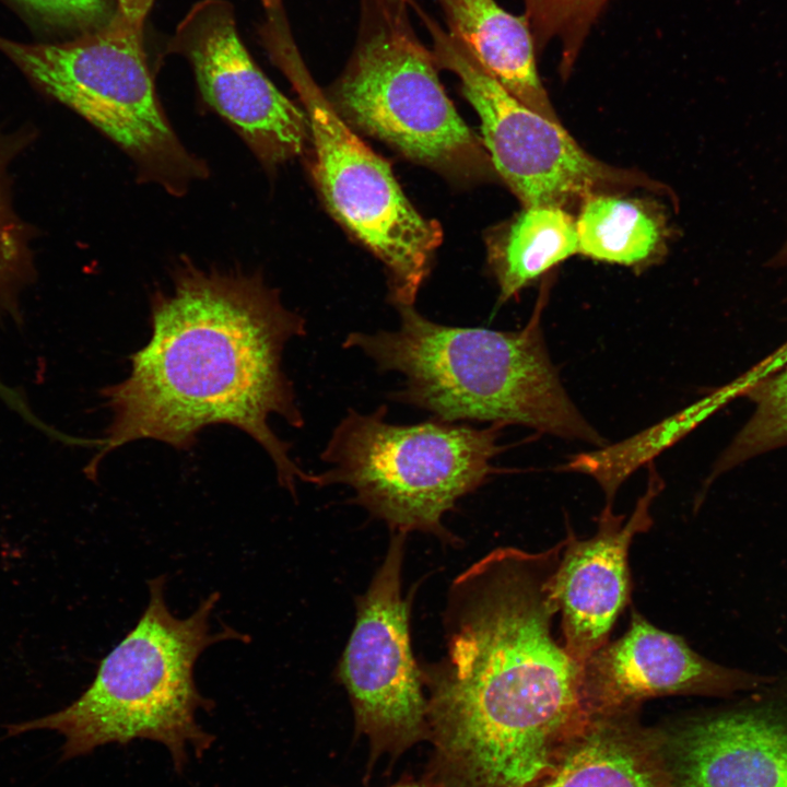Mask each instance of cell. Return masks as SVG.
I'll use <instances>...</instances> for the list:
<instances>
[{
    "label": "cell",
    "mask_w": 787,
    "mask_h": 787,
    "mask_svg": "<svg viewBox=\"0 0 787 787\" xmlns=\"http://www.w3.org/2000/svg\"><path fill=\"white\" fill-rule=\"evenodd\" d=\"M564 543L496 548L450 584L445 655L421 666L433 744L426 775L446 787H527L592 719L582 665L553 634Z\"/></svg>",
    "instance_id": "obj_1"
},
{
    "label": "cell",
    "mask_w": 787,
    "mask_h": 787,
    "mask_svg": "<svg viewBox=\"0 0 787 787\" xmlns=\"http://www.w3.org/2000/svg\"><path fill=\"white\" fill-rule=\"evenodd\" d=\"M151 337L131 355L129 375L104 388L111 413L92 472L104 456L137 439L190 448L208 425L228 424L255 439L293 497L315 473L291 457L269 424L272 415L299 428L304 418L283 372L285 344L306 321L254 274L186 265L173 286L151 301ZM91 472V473H92Z\"/></svg>",
    "instance_id": "obj_2"
},
{
    "label": "cell",
    "mask_w": 787,
    "mask_h": 787,
    "mask_svg": "<svg viewBox=\"0 0 787 787\" xmlns=\"http://www.w3.org/2000/svg\"><path fill=\"white\" fill-rule=\"evenodd\" d=\"M395 330L349 332L381 372L404 377L390 398L459 423L521 424L560 437L602 444L564 390L536 313L518 331L448 326L398 306Z\"/></svg>",
    "instance_id": "obj_3"
},
{
    "label": "cell",
    "mask_w": 787,
    "mask_h": 787,
    "mask_svg": "<svg viewBox=\"0 0 787 787\" xmlns=\"http://www.w3.org/2000/svg\"><path fill=\"white\" fill-rule=\"evenodd\" d=\"M165 580L157 576L148 582L149 602L137 624L102 659L94 680L74 702L50 715L10 725L8 735L55 730L64 737L62 760L134 739L163 743L177 771L187 762L188 748L200 757L214 738L196 715L200 708L211 710L213 702L196 685V661L215 643L249 637L230 626L211 632L218 592L189 616H175L165 600Z\"/></svg>",
    "instance_id": "obj_4"
},
{
    "label": "cell",
    "mask_w": 787,
    "mask_h": 787,
    "mask_svg": "<svg viewBox=\"0 0 787 787\" xmlns=\"http://www.w3.org/2000/svg\"><path fill=\"white\" fill-rule=\"evenodd\" d=\"M388 408L350 409L320 455L329 467L315 485L343 484L352 503L385 521L391 531H422L457 545L443 516L494 473L502 450L498 431L432 418L411 425L387 421Z\"/></svg>",
    "instance_id": "obj_5"
},
{
    "label": "cell",
    "mask_w": 787,
    "mask_h": 787,
    "mask_svg": "<svg viewBox=\"0 0 787 787\" xmlns=\"http://www.w3.org/2000/svg\"><path fill=\"white\" fill-rule=\"evenodd\" d=\"M260 35L306 109L315 149L314 178L327 205L385 265L395 306L413 305L442 242L438 223L418 213L387 162L340 118L313 80L283 7L266 9Z\"/></svg>",
    "instance_id": "obj_6"
},
{
    "label": "cell",
    "mask_w": 787,
    "mask_h": 787,
    "mask_svg": "<svg viewBox=\"0 0 787 787\" xmlns=\"http://www.w3.org/2000/svg\"><path fill=\"white\" fill-rule=\"evenodd\" d=\"M0 50L46 94L114 141L142 178L177 196L208 174L163 111L146 64L142 30L118 13L70 43L31 45L0 37Z\"/></svg>",
    "instance_id": "obj_7"
},
{
    "label": "cell",
    "mask_w": 787,
    "mask_h": 787,
    "mask_svg": "<svg viewBox=\"0 0 787 787\" xmlns=\"http://www.w3.org/2000/svg\"><path fill=\"white\" fill-rule=\"evenodd\" d=\"M359 3L355 45L333 86L338 109L412 160L454 174L480 172L484 154L411 23L410 0Z\"/></svg>",
    "instance_id": "obj_8"
},
{
    "label": "cell",
    "mask_w": 787,
    "mask_h": 787,
    "mask_svg": "<svg viewBox=\"0 0 787 787\" xmlns=\"http://www.w3.org/2000/svg\"><path fill=\"white\" fill-rule=\"evenodd\" d=\"M439 68L455 73L481 120L491 162L525 207L563 205L618 187H655L584 151L561 122L535 111L489 74L468 48L415 2ZM657 187V186H656Z\"/></svg>",
    "instance_id": "obj_9"
},
{
    "label": "cell",
    "mask_w": 787,
    "mask_h": 787,
    "mask_svg": "<svg viewBox=\"0 0 787 787\" xmlns=\"http://www.w3.org/2000/svg\"><path fill=\"white\" fill-rule=\"evenodd\" d=\"M406 537L392 531L383 563L356 597L355 624L337 669L356 735L367 740L371 766L428 738L422 668L411 646V596L401 590Z\"/></svg>",
    "instance_id": "obj_10"
},
{
    "label": "cell",
    "mask_w": 787,
    "mask_h": 787,
    "mask_svg": "<svg viewBox=\"0 0 787 787\" xmlns=\"http://www.w3.org/2000/svg\"><path fill=\"white\" fill-rule=\"evenodd\" d=\"M168 51L189 61L203 99L240 134L265 166L302 152L310 138L307 116L251 59L228 1L193 4L177 25Z\"/></svg>",
    "instance_id": "obj_11"
},
{
    "label": "cell",
    "mask_w": 787,
    "mask_h": 787,
    "mask_svg": "<svg viewBox=\"0 0 787 787\" xmlns=\"http://www.w3.org/2000/svg\"><path fill=\"white\" fill-rule=\"evenodd\" d=\"M653 727L672 787H787V674L735 705Z\"/></svg>",
    "instance_id": "obj_12"
},
{
    "label": "cell",
    "mask_w": 787,
    "mask_h": 787,
    "mask_svg": "<svg viewBox=\"0 0 787 787\" xmlns=\"http://www.w3.org/2000/svg\"><path fill=\"white\" fill-rule=\"evenodd\" d=\"M776 678L714 662L633 608L627 631L582 665V694L594 716L641 709L643 702L668 695L731 697L763 689Z\"/></svg>",
    "instance_id": "obj_13"
},
{
    "label": "cell",
    "mask_w": 787,
    "mask_h": 787,
    "mask_svg": "<svg viewBox=\"0 0 787 787\" xmlns=\"http://www.w3.org/2000/svg\"><path fill=\"white\" fill-rule=\"evenodd\" d=\"M657 483L639 498L626 520L610 506L597 518V530L580 539L568 529L552 580L561 613L562 643L580 665L609 641L619 615L631 602L629 564L633 539L653 525L649 513Z\"/></svg>",
    "instance_id": "obj_14"
},
{
    "label": "cell",
    "mask_w": 787,
    "mask_h": 787,
    "mask_svg": "<svg viewBox=\"0 0 787 787\" xmlns=\"http://www.w3.org/2000/svg\"><path fill=\"white\" fill-rule=\"evenodd\" d=\"M641 709L597 714L560 761L527 787H672Z\"/></svg>",
    "instance_id": "obj_15"
},
{
    "label": "cell",
    "mask_w": 787,
    "mask_h": 787,
    "mask_svg": "<svg viewBox=\"0 0 787 787\" xmlns=\"http://www.w3.org/2000/svg\"><path fill=\"white\" fill-rule=\"evenodd\" d=\"M447 32L518 101L560 122L540 82L529 23L495 0H437Z\"/></svg>",
    "instance_id": "obj_16"
},
{
    "label": "cell",
    "mask_w": 787,
    "mask_h": 787,
    "mask_svg": "<svg viewBox=\"0 0 787 787\" xmlns=\"http://www.w3.org/2000/svg\"><path fill=\"white\" fill-rule=\"evenodd\" d=\"M576 219L578 252L596 260L638 266L663 245V219L646 202L596 193L583 200Z\"/></svg>",
    "instance_id": "obj_17"
},
{
    "label": "cell",
    "mask_w": 787,
    "mask_h": 787,
    "mask_svg": "<svg viewBox=\"0 0 787 787\" xmlns=\"http://www.w3.org/2000/svg\"><path fill=\"white\" fill-rule=\"evenodd\" d=\"M578 252L576 220L556 205L525 207L502 238L493 266L506 302L555 265Z\"/></svg>",
    "instance_id": "obj_18"
},
{
    "label": "cell",
    "mask_w": 787,
    "mask_h": 787,
    "mask_svg": "<svg viewBox=\"0 0 787 787\" xmlns=\"http://www.w3.org/2000/svg\"><path fill=\"white\" fill-rule=\"evenodd\" d=\"M778 365L742 383L741 395L753 403L748 421L714 465L707 484L716 477L765 453L787 446V345Z\"/></svg>",
    "instance_id": "obj_19"
},
{
    "label": "cell",
    "mask_w": 787,
    "mask_h": 787,
    "mask_svg": "<svg viewBox=\"0 0 787 787\" xmlns=\"http://www.w3.org/2000/svg\"><path fill=\"white\" fill-rule=\"evenodd\" d=\"M607 0H525L526 20L538 44L559 36L568 66L588 26Z\"/></svg>",
    "instance_id": "obj_20"
},
{
    "label": "cell",
    "mask_w": 787,
    "mask_h": 787,
    "mask_svg": "<svg viewBox=\"0 0 787 787\" xmlns=\"http://www.w3.org/2000/svg\"><path fill=\"white\" fill-rule=\"evenodd\" d=\"M0 145V275L19 267L27 254L25 227L10 199L8 163L10 155Z\"/></svg>",
    "instance_id": "obj_21"
},
{
    "label": "cell",
    "mask_w": 787,
    "mask_h": 787,
    "mask_svg": "<svg viewBox=\"0 0 787 787\" xmlns=\"http://www.w3.org/2000/svg\"><path fill=\"white\" fill-rule=\"evenodd\" d=\"M44 20L61 26H91L108 16L107 0H16Z\"/></svg>",
    "instance_id": "obj_22"
},
{
    "label": "cell",
    "mask_w": 787,
    "mask_h": 787,
    "mask_svg": "<svg viewBox=\"0 0 787 787\" xmlns=\"http://www.w3.org/2000/svg\"><path fill=\"white\" fill-rule=\"evenodd\" d=\"M152 3L153 0H117L116 13L134 27L142 30Z\"/></svg>",
    "instance_id": "obj_23"
},
{
    "label": "cell",
    "mask_w": 787,
    "mask_h": 787,
    "mask_svg": "<svg viewBox=\"0 0 787 787\" xmlns=\"http://www.w3.org/2000/svg\"><path fill=\"white\" fill-rule=\"evenodd\" d=\"M388 787H446L436 779L427 776L426 774L422 778H402L398 783Z\"/></svg>",
    "instance_id": "obj_24"
},
{
    "label": "cell",
    "mask_w": 787,
    "mask_h": 787,
    "mask_svg": "<svg viewBox=\"0 0 787 787\" xmlns=\"http://www.w3.org/2000/svg\"><path fill=\"white\" fill-rule=\"evenodd\" d=\"M775 263L778 266L787 267V243L784 245L783 249L777 255Z\"/></svg>",
    "instance_id": "obj_25"
},
{
    "label": "cell",
    "mask_w": 787,
    "mask_h": 787,
    "mask_svg": "<svg viewBox=\"0 0 787 787\" xmlns=\"http://www.w3.org/2000/svg\"><path fill=\"white\" fill-rule=\"evenodd\" d=\"M786 653H787V649H786Z\"/></svg>",
    "instance_id": "obj_26"
}]
</instances>
